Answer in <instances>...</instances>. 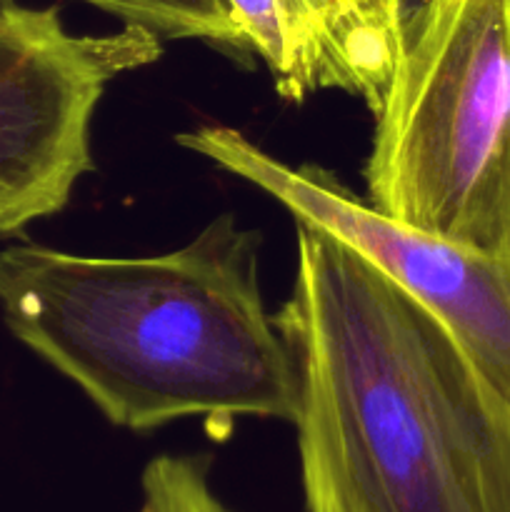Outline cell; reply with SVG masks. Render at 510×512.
I'll list each match as a JSON object with an SVG mask.
<instances>
[{
  "instance_id": "obj_6",
  "label": "cell",
  "mask_w": 510,
  "mask_h": 512,
  "mask_svg": "<svg viewBox=\"0 0 510 512\" xmlns=\"http://www.w3.org/2000/svg\"><path fill=\"white\" fill-rule=\"evenodd\" d=\"M280 98L343 90L383 103L410 0H228Z\"/></svg>"
},
{
  "instance_id": "obj_5",
  "label": "cell",
  "mask_w": 510,
  "mask_h": 512,
  "mask_svg": "<svg viewBox=\"0 0 510 512\" xmlns=\"http://www.w3.org/2000/svg\"><path fill=\"white\" fill-rule=\"evenodd\" d=\"M138 25L75 35L58 8H0V235L58 215L95 168L90 123L105 88L163 53Z\"/></svg>"
},
{
  "instance_id": "obj_9",
  "label": "cell",
  "mask_w": 510,
  "mask_h": 512,
  "mask_svg": "<svg viewBox=\"0 0 510 512\" xmlns=\"http://www.w3.org/2000/svg\"><path fill=\"white\" fill-rule=\"evenodd\" d=\"M8 3H13V0H0V8H3V5H8Z\"/></svg>"
},
{
  "instance_id": "obj_1",
  "label": "cell",
  "mask_w": 510,
  "mask_h": 512,
  "mask_svg": "<svg viewBox=\"0 0 510 512\" xmlns=\"http://www.w3.org/2000/svg\"><path fill=\"white\" fill-rule=\"evenodd\" d=\"M273 320L298 383L305 512H510V398L418 300L298 223Z\"/></svg>"
},
{
  "instance_id": "obj_3",
  "label": "cell",
  "mask_w": 510,
  "mask_h": 512,
  "mask_svg": "<svg viewBox=\"0 0 510 512\" xmlns=\"http://www.w3.org/2000/svg\"><path fill=\"white\" fill-rule=\"evenodd\" d=\"M373 115L365 200L510 258V0H415Z\"/></svg>"
},
{
  "instance_id": "obj_4",
  "label": "cell",
  "mask_w": 510,
  "mask_h": 512,
  "mask_svg": "<svg viewBox=\"0 0 510 512\" xmlns=\"http://www.w3.org/2000/svg\"><path fill=\"white\" fill-rule=\"evenodd\" d=\"M178 145L265 190L295 223L325 230L440 320L475 368L510 398V258L480 253L388 218L320 165H288L225 125Z\"/></svg>"
},
{
  "instance_id": "obj_2",
  "label": "cell",
  "mask_w": 510,
  "mask_h": 512,
  "mask_svg": "<svg viewBox=\"0 0 510 512\" xmlns=\"http://www.w3.org/2000/svg\"><path fill=\"white\" fill-rule=\"evenodd\" d=\"M258 245L230 213L145 258L10 245L0 250V313L118 428L293 423V355L260 295Z\"/></svg>"
},
{
  "instance_id": "obj_7",
  "label": "cell",
  "mask_w": 510,
  "mask_h": 512,
  "mask_svg": "<svg viewBox=\"0 0 510 512\" xmlns=\"http://www.w3.org/2000/svg\"><path fill=\"white\" fill-rule=\"evenodd\" d=\"M83 3L115 15L123 20V25L150 30L158 38H193L238 53H253L248 35L228 0H83Z\"/></svg>"
},
{
  "instance_id": "obj_8",
  "label": "cell",
  "mask_w": 510,
  "mask_h": 512,
  "mask_svg": "<svg viewBox=\"0 0 510 512\" xmlns=\"http://www.w3.org/2000/svg\"><path fill=\"white\" fill-rule=\"evenodd\" d=\"M135 512H235L210 485L208 455H158L140 478Z\"/></svg>"
}]
</instances>
